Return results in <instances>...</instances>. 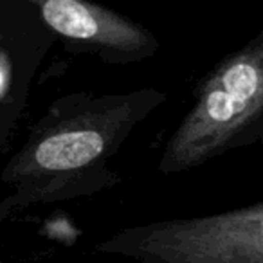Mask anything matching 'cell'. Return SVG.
Instances as JSON below:
<instances>
[{
  "label": "cell",
  "mask_w": 263,
  "mask_h": 263,
  "mask_svg": "<svg viewBox=\"0 0 263 263\" xmlns=\"http://www.w3.org/2000/svg\"><path fill=\"white\" fill-rule=\"evenodd\" d=\"M56 38L76 54L112 65L148 60L159 51L150 29L92 0H22Z\"/></svg>",
  "instance_id": "4"
},
{
  "label": "cell",
  "mask_w": 263,
  "mask_h": 263,
  "mask_svg": "<svg viewBox=\"0 0 263 263\" xmlns=\"http://www.w3.org/2000/svg\"><path fill=\"white\" fill-rule=\"evenodd\" d=\"M154 87L124 94H70L52 101L2 170L13 202L92 191L116 180L110 161L136 128L166 101Z\"/></svg>",
  "instance_id": "1"
},
{
  "label": "cell",
  "mask_w": 263,
  "mask_h": 263,
  "mask_svg": "<svg viewBox=\"0 0 263 263\" xmlns=\"http://www.w3.org/2000/svg\"><path fill=\"white\" fill-rule=\"evenodd\" d=\"M13 4H15V0H0V20L8 15V11L13 8Z\"/></svg>",
  "instance_id": "5"
},
{
  "label": "cell",
  "mask_w": 263,
  "mask_h": 263,
  "mask_svg": "<svg viewBox=\"0 0 263 263\" xmlns=\"http://www.w3.org/2000/svg\"><path fill=\"white\" fill-rule=\"evenodd\" d=\"M263 33L220 60L195 88V103L168 139L162 173H180L261 141Z\"/></svg>",
  "instance_id": "2"
},
{
  "label": "cell",
  "mask_w": 263,
  "mask_h": 263,
  "mask_svg": "<svg viewBox=\"0 0 263 263\" xmlns=\"http://www.w3.org/2000/svg\"><path fill=\"white\" fill-rule=\"evenodd\" d=\"M119 243L161 263H263V205L139 227Z\"/></svg>",
  "instance_id": "3"
}]
</instances>
